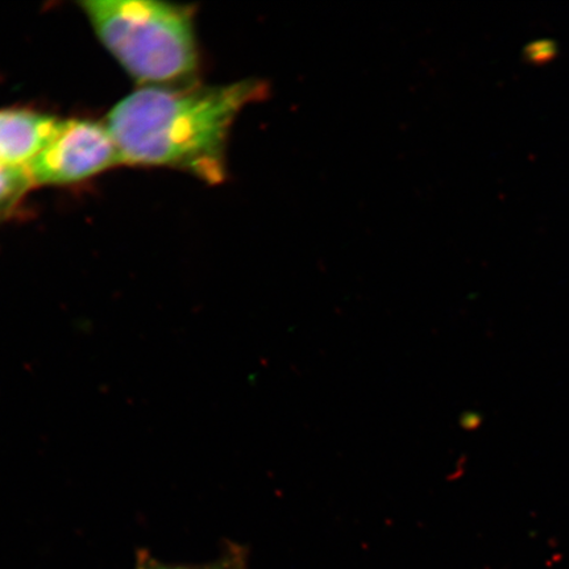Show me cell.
Here are the masks:
<instances>
[{"label":"cell","instance_id":"1","mask_svg":"<svg viewBox=\"0 0 569 569\" xmlns=\"http://www.w3.org/2000/svg\"><path fill=\"white\" fill-rule=\"evenodd\" d=\"M266 90L256 80L141 87L112 107L104 124L122 163L182 170L217 184L226 178L234 120Z\"/></svg>","mask_w":569,"mask_h":569},{"label":"cell","instance_id":"2","mask_svg":"<svg viewBox=\"0 0 569 569\" xmlns=\"http://www.w3.org/2000/svg\"><path fill=\"white\" fill-rule=\"evenodd\" d=\"M84 16L116 60L141 87L196 82V10L152 0H84Z\"/></svg>","mask_w":569,"mask_h":569},{"label":"cell","instance_id":"3","mask_svg":"<svg viewBox=\"0 0 569 569\" xmlns=\"http://www.w3.org/2000/svg\"><path fill=\"white\" fill-rule=\"evenodd\" d=\"M117 166L122 160L104 123L68 119L26 170L36 188L81 182Z\"/></svg>","mask_w":569,"mask_h":569},{"label":"cell","instance_id":"4","mask_svg":"<svg viewBox=\"0 0 569 569\" xmlns=\"http://www.w3.org/2000/svg\"><path fill=\"white\" fill-rule=\"evenodd\" d=\"M62 119L30 109L0 110V163L26 168L59 132Z\"/></svg>","mask_w":569,"mask_h":569},{"label":"cell","instance_id":"5","mask_svg":"<svg viewBox=\"0 0 569 569\" xmlns=\"http://www.w3.org/2000/svg\"><path fill=\"white\" fill-rule=\"evenodd\" d=\"M133 569H248V553L244 547L227 543L216 560L204 565H174L154 558L151 552L140 549Z\"/></svg>","mask_w":569,"mask_h":569},{"label":"cell","instance_id":"6","mask_svg":"<svg viewBox=\"0 0 569 569\" xmlns=\"http://www.w3.org/2000/svg\"><path fill=\"white\" fill-rule=\"evenodd\" d=\"M33 184L26 168H11L0 163V222L9 219Z\"/></svg>","mask_w":569,"mask_h":569}]
</instances>
